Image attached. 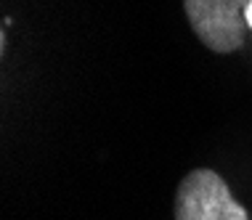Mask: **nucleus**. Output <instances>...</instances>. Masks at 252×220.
I'll use <instances>...</instances> for the list:
<instances>
[{"label":"nucleus","mask_w":252,"mask_h":220,"mask_svg":"<svg viewBox=\"0 0 252 220\" xmlns=\"http://www.w3.org/2000/svg\"><path fill=\"white\" fill-rule=\"evenodd\" d=\"M252 0H183V11L199 43L213 53H234L247 40Z\"/></svg>","instance_id":"obj_1"},{"label":"nucleus","mask_w":252,"mask_h":220,"mask_svg":"<svg viewBox=\"0 0 252 220\" xmlns=\"http://www.w3.org/2000/svg\"><path fill=\"white\" fill-rule=\"evenodd\" d=\"M175 220H250V212L231 194L215 170H191L175 194Z\"/></svg>","instance_id":"obj_2"},{"label":"nucleus","mask_w":252,"mask_h":220,"mask_svg":"<svg viewBox=\"0 0 252 220\" xmlns=\"http://www.w3.org/2000/svg\"><path fill=\"white\" fill-rule=\"evenodd\" d=\"M247 24H250V30H252V3H250V8H247Z\"/></svg>","instance_id":"obj_3"}]
</instances>
